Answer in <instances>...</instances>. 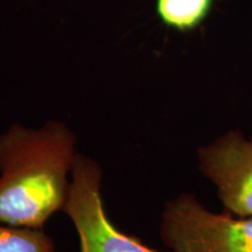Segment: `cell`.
<instances>
[{
  "label": "cell",
  "instance_id": "6da1fadb",
  "mask_svg": "<svg viewBox=\"0 0 252 252\" xmlns=\"http://www.w3.org/2000/svg\"><path fill=\"white\" fill-rule=\"evenodd\" d=\"M76 135L65 123H19L0 134V223L43 228L70 193Z\"/></svg>",
  "mask_w": 252,
  "mask_h": 252
},
{
  "label": "cell",
  "instance_id": "7a4b0ae2",
  "mask_svg": "<svg viewBox=\"0 0 252 252\" xmlns=\"http://www.w3.org/2000/svg\"><path fill=\"white\" fill-rule=\"evenodd\" d=\"M159 234L172 252H252V219L210 212L189 193L165 203Z\"/></svg>",
  "mask_w": 252,
  "mask_h": 252
},
{
  "label": "cell",
  "instance_id": "3957f363",
  "mask_svg": "<svg viewBox=\"0 0 252 252\" xmlns=\"http://www.w3.org/2000/svg\"><path fill=\"white\" fill-rule=\"evenodd\" d=\"M102 182L99 163L77 153L70 174V193L62 213L75 226L80 252H160L113 224L103 203Z\"/></svg>",
  "mask_w": 252,
  "mask_h": 252
},
{
  "label": "cell",
  "instance_id": "277c9868",
  "mask_svg": "<svg viewBox=\"0 0 252 252\" xmlns=\"http://www.w3.org/2000/svg\"><path fill=\"white\" fill-rule=\"evenodd\" d=\"M197 163L226 212L252 219V139L230 130L198 147Z\"/></svg>",
  "mask_w": 252,
  "mask_h": 252
},
{
  "label": "cell",
  "instance_id": "5b68a950",
  "mask_svg": "<svg viewBox=\"0 0 252 252\" xmlns=\"http://www.w3.org/2000/svg\"><path fill=\"white\" fill-rule=\"evenodd\" d=\"M213 5L214 0H157V14L167 27L190 32L201 26Z\"/></svg>",
  "mask_w": 252,
  "mask_h": 252
},
{
  "label": "cell",
  "instance_id": "8992f818",
  "mask_svg": "<svg viewBox=\"0 0 252 252\" xmlns=\"http://www.w3.org/2000/svg\"><path fill=\"white\" fill-rule=\"evenodd\" d=\"M0 252H56V248L43 228L0 223Z\"/></svg>",
  "mask_w": 252,
  "mask_h": 252
},
{
  "label": "cell",
  "instance_id": "52a82bcc",
  "mask_svg": "<svg viewBox=\"0 0 252 252\" xmlns=\"http://www.w3.org/2000/svg\"><path fill=\"white\" fill-rule=\"evenodd\" d=\"M251 139H252V138H251Z\"/></svg>",
  "mask_w": 252,
  "mask_h": 252
}]
</instances>
